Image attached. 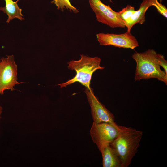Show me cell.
I'll list each match as a JSON object with an SVG mask.
<instances>
[{"label":"cell","mask_w":167,"mask_h":167,"mask_svg":"<svg viewBox=\"0 0 167 167\" xmlns=\"http://www.w3.org/2000/svg\"><path fill=\"white\" fill-rule=\"evenodd\" d=\"M118 135L110 144L121 160L122 167H128L138 151L143 135L142 131L119 125Z\"/></svg>","instance_id":"1"},{"label":"cell","mask_w":167,"mask_h":167,"mask_svg":"<svg viewBox=\"0 0 167 167\" xmlns=\"http://www.w3.org/2000/svg\"><path fill=\"white\" fill-rule=\"evenodd\" d=\"M132 57L136 63L135 81L156 78L167 85V74L161 68L156 51L149 49L143 52L134 53Z\"/></svg>","instance_id":"2"},{"label":"cell","mask_w":167,"mask_h":167,"mask_svg":"<svg viewBox=\"0 0 167 167\" xmlns=\"http://www.w3.org/2000/svg\"><path fill=\"white\" fill-rule=\"evenodd\" d=\"M80 56L79 60H72L68 62V68L75 70L76 75L67 81L58 84L61 88L78 82L91 90L90 84L92 74L97 70L104 69V67L100 65L101 59L99 57L92 58L83 54Z\"/></svg>","instance_id":"3"},{"label":"cell","mask_w":167,"mask_h":167,"mask_svg":"<svg viewBox=\"0 0 167 167\" xmlns=\"http://www.w3.org/2000/svg\"><path fill=\"white\" fill-rule=\"evenodd\" d=\"M118 126V124L93 122L90 131V134L93 142L96 144L100 152L117 137Z\"/></svg>","instance_id":"4"},{"label":"cell","mask_w":167,"mask_h":167,"mask_svg":"<svg viewBox=\"0 0 167 167\" xmlns=\"http://www.w3.org/2000/svg\"><path fill=\"white\" fill-rule=\"evenodd\" d=\"M17 66L13 55H7L0 60V95L6 90H14L15 85L23 82L17 81Z\"/></svg>","instance_id":"5"},{"label":"cell","mask_w":167,"mask_h":167,"mask_svg":"<svg viewBox=\"0 0 167 167\" xmlns=\"http://www.w3.org/2000/svg\"><path fill=\"white\" fill-rule=\"evenodd\" d=\"M89 3L98 22L112 28L125 27L118 12L113 10L109 6L104 4L100 0H89Z\"/></svg>","instance_id":"6"},{"label":"cell","mask_w":167,"mask_h":167,"mask_svg":"<svg viewBox=\"0 0 167 167\" xmlns=\"http://www.w3.org/2000/svg\"><path fill=\"white\" fill-rule=\"evenodd\" d=\"M97 41L101 45H112L132 49L139 46L135 37L131 32L121 34L100 33L96 35Z\"/></svg>","instance_id":"7"},{"label":"cell","mask_w":167,"mask_h":167,"mask_svg":"<svg viewBox=\"0 0 167 167\" xmlns=\"http://www.w3.org/2000/svg\"><path fill=\"white\" fill-rule=\"evenodd\" d=\"M84 92L91 108L93 122L96 123L106 122L115 125L117 124L115 122L113 114L99 101L95 95L92 88L89 90L86 88Z\"/></svg>","instance_id":"8"},{"label":"cell","mask_w":167,"mask_h":167,"mask_svg":"<svg viewBox=\"0 0 167 167\" xmlns=\"http://www.w3.org/2000/svg\"><path fill=\"white\" fill-rule=\"evenodd\" d=\"M152 6L151 0H143L139 9L135 12L125 24L127 32H131L132 27L137 23L143 24L145 20V14L147 10Z\"/></svg>","instance_id":"9"},{"label":"cell","mask_w":167,"mask_h":167,"mask_svg":"<svg viewBox=\"0 0 167 167\" xmlns=\"http://www.w3.org/2000/svg\"><path fill=\"white\" fill-rule=\"evenodd\" d=\"M101 152L103 167H122L119 156L110 145L105 147Z\"/></svg>","instance_id":"10"},{"label":"cell","mask_w":167,"mask_h":167,"mask_svg":"<svg viewBox=\"0 0 167 167\" xmlns=\"http://www.w3.org/2000/svg\"><path fill=\"white\" fill-rule=\"evenodd\" d=\"M19 0L14 2L13 0H5L6 5L4 7H0V10L6 13L8 16L6 22L9 23L10 20L17 18L22 21L24 19L22 17V9L17 4Z\"/></svg>","instance_id":"11"},{"label":"cell","mask_w":167,"mask_h":167,"mask_svg":"<svg viewBox=\"0 0 167 167\" xmlns=\"http://www.w3.org/2000/svg\"><path fill=\"white\" fill-rule=\"evenodd\" d=\"M51 2L55 4L58 9H60L62 11L66 9L75 13L79 12V10L71 4L69 0H53Z\"/></svg>","instance_id":"12"},{"label":"cell","mask_w":167,"mask_h":167,"mask_svg":"<svg viewBox=\"0 0 167 167\" xmlns=\"http://www.w3.org/2000/svg\"><path fill=\"white\" fill-rule=\"evenodd\" d=\"M135 8L128 5L126 6L118 12V14L125 25L128 22L131 17L135 12Z\"/></svg>","instance_id":"13"},{"label":"cell","mask_w":167,"mask_h":167,"mask_svg":"<svg viewBox=\"0 0 167 167\" xmlns=\"http://www.w3.org/2000/svg\"><path fill=\"white\" fill-rule=\"evenodd\" d=\"M152 6H154L157 9L158 11L163 16L167 18V9L161 3L159 2L158 0H151Z\"/></svg>","instance_id":"14"},{"label":"cell","mask_w":167,"mask_h":167,"mask_svg":"<svg viewBox=\"0 0 167 167\" xmlns=\"http://www.w3.org/2000/svg\"><path fill=\"white\" fill-rule=\"evenodd\" d=\"M158 58L159 64L164 70L165 72L167 74V61L165 58L164 56L160 54H158Z\"/></svg>","instance_id":"15"},{"label":"cell","mask_w":167,"mask_h":167,"mask_svg":"<svg viewBox=\"0 0 167 167\" xmlns=\"http://www.w3.org/2000/svg\"><path fill=\"white\" fill-rule=\"evenodd\" d=\"M2 108L0 105V119L1 118V115L2 112Z\"/></svg>","instance_id":"16"},{"label":"cell","mask_w":167,"mask_h":167,"mask_svg":"<svg viewBox=\"0 0 167 167\" xmlns=\"http://www.w3.org/2000/svg\"><path fill=\"white\" fill-rule=\"evenodd\" d=\"M160 3H161L162 0H159Z\"/></svg>","instance_id":"17"}]
</instances>
